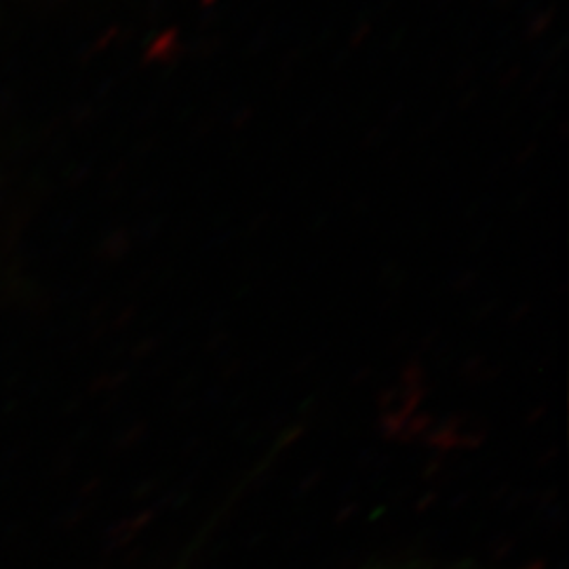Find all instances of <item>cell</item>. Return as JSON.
<instances>
[]
</instances>
